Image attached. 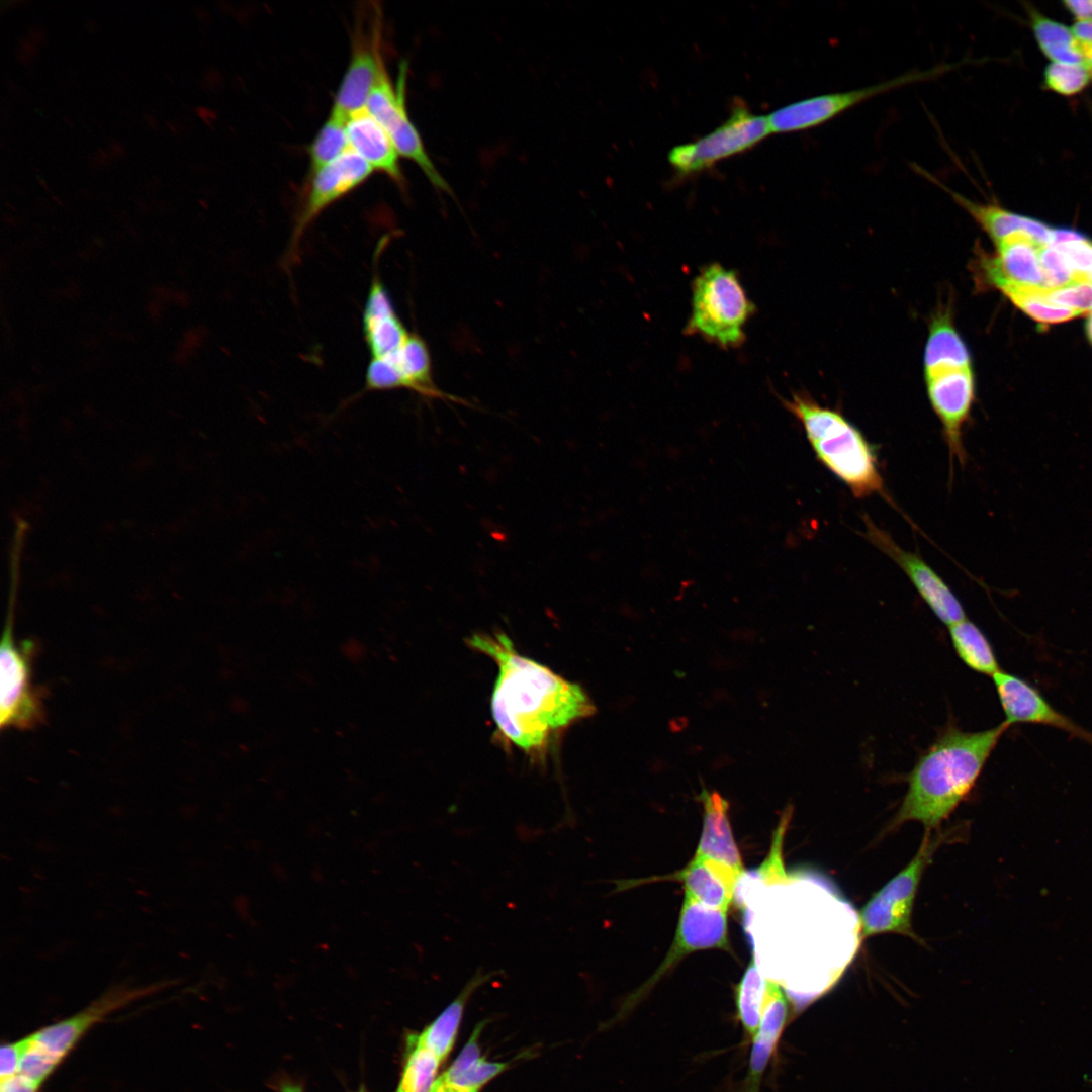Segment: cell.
I'll list each match as a JSON object with an SVG mask.
<instances>
[{"label": "cell", "instance_id": "19", "mask_svg": "<svg viewBox=\"0 0 1092 1092\" xmlns=\"http://www.w3.org/2000/svg\"><path fill=\"white\" fill-rule=\"evenodd\" d=\"M741 876L717 861L694 855L682 870L656 880L682 882L685 895L707 907L727 912Z\"/></svg>", "mask_w": 1092, "mask_h": 1092}, {"label": "cell", "instance_id": "11", "mask_svg": "<svg viewBox=\"0 0 1092 1092\" xmlns=\"http://www.w3.org/2000/svg\"><path fill=\"white\" fill-rule=\"evenodd\" d=\"M373 172V168L350 149L332 163L310 173L287 250L290 263L297 258L300 241L314 219L334 202L362 185Z\"/></svg>", "mask_w": 1092, "mask_h": 1092}, {"label": "cell", "instance_id": "31", "mask_svg": "<svg viewBox=\"0 0 1092 1092\" xmlns=\"http://www.w3.org/2000/svg\"><path fill=\"white\" fill-rule=\"evenodd\" d=\"M1091 78L1085 64L1051 62L1043 73L1045 87L1063 96L1080 93L1088 86Z\"/></svg>", "mask_w": 1092, "mask_h": 1092}, {"label": "cell", "instance_id": "2", "mask_svg": "<svg viewBox=\"0 0 1092 1092\" xmlns=\"http://www.w3.org/2000/svg\"><path fill=\"white\" fill-rule=\"evenodd\" d=\"M1009 726L1003 721L981 731L948 726L920 755L907 778L908 788L892 826L917 821L938 829L971 793Z\"/></svg>", "mask_w": 1092, "mask_h": 1092}, {"label": "cell", "instance_id": "18", "mask_svg": "<svg viewBox=\"0 0 1092 1092\" xmlns=\"http://www.w3.org/2000/svg\"><path fill=\"white\" fill-rule=\"evenodd\" d=\"M921 173L948 194L991 238L993 243L1011 234L1023 232L1041 248L1050 244L1053 229L1042 221L1014 213L994 202L975 201L949 188L922 169Z\"/></svg>", "mask_w": 1092, "mask_h": 1092}, {"label": "cell", "instance_id": "14", "mask_svg": "<svg viewBox=\"0 0 1092 1092\" xmlns=\"http://www.w3.org/2000/svg\"><path fill=\"white\" fill-rule=\"evenodd\" d=\"M159 988L161 985L110 988L83 1010L31 1033L32 1042L60 1064L95 1024L111 1012Z\"/></svg>", "mask_w": 1092, "mask_h": 1092}, {"label": "cell", "instance_id": "43", "mask_svg": "<svg viewBox=\"0 0 1092 1092\" xmlns=\"http://www.w3.org/2000/svg\"><path fill=\"white\" fill-rule=\"evenodd\" d=\"M99 152L94 158V162L97 165H103L108 161L109 155L101 149H99Z\"/></svg>", "mask_w": 1092, "mask_h": 1092}, {"label": "cell", "instance_id": "6", "mask_svg": "<svg viewBox=\"0 0 1092 1092\" xmlns=\"http://www.w3.org/2000/svg\"><path fill=\"white\" fill-rule=\"evenodd\" d=\"M18 573H12L9 608L0 646V727L33 729L46 720L43 695L32 681L31 640L16 644L13 638V609Z\"/></svg>", "mask_w": 1092, "mask_h": 1092}, {"label": "cell", "instance_id": "30", "mask_svg": "<svg viewBox=\"0 0 1092 1092\" xmlns=\"http://www.w3.org/2000/svg\"><path fill=\"white\" fill-rule=\"evenodd\" d=\"M410 1054L396 1092H431L440 1060L429 1050L410 1043Z\"/></svg>", "mask_w": 1092, "mask_h": 1092}, {"label": "cell", "instance_id": "49", "mask_svg": "<svg viewBox=\"0 0 1092 1092\" xmlns=\"http://www.w3.org/2000/svg\"><path fill=\"white\" fill-rule=\"evenodd\" d=\"M38 182H39V183H40V184H41V185H42V186H43V187H44L46 189H48V187H47V184H46V183H44V182L42 181V179L38 178Z\"/></svg>", "mask_w": 1092, "mask_h": 1092}, {"label": "cell", "instance_id": "45", "mask_svg": "<svg viewBox=\"0 0 1092 1092\" xmlns=\"http://www.w3.org/2000/svg\"><path fill=\"white\" fill-rule=\"evenodd\" d=\"M281 1092H303L301 1087L293 1084H282Z\"/></svg>", "mask_w": 1092, "mask_h": 1092}, {"label": "cell", "instance_id": "36", "mask_svg": "<svg viewBox=\"0 0 1092 1092\" xmlns=\"http://www.w3.org/2000/svg\"><path fill=\"white\" fill-rule=\"evenodd\" d=\"M480 1029V1026L475 1028L471 1038L466 1043L461 1054L457 1057V1059L449 1067V1069L436 1080L437 1083L443 1085H448L452 1083L454 1080L463 1075L467 1070H469L479 1060V1048L477 1038Z\"/></svg>", "mask_w": 1092, "mask_h": 1092}, {"label": "cell", "instance_id": "37", "mask_svg": "<svg viewBox=\"0 0 1092 1092\" xmlns=\"http://www.w3.org/2000/svg\"><path fill=\"white\" fill-rule=\"evenodd\" d=\"M29 1045V1036L4 1043L0 1051V1080L18 1073L21 1060Z\"/></svg>", "mask_w": 1092, "mask_h": 1092}, {"label": "cell", "instance_id": "7", "mask_svg": "<svg viewBox=\"0 0 1092 1092\" xmlns=\"http://www.w3.org/2000/svg\"><path fill=\"white\" fill-rule=\"evenodd\" d=\"M932 831L925 832L911 861L875 892L861 908L859 929L862 938L881 933L915 937L911 916L916 893L927 866L938 847L946 840L945 833Z\"/></svg>", "mask_w": 1092, "mask_h": 1092}, {"label": "cell", "instance_id": "29", "mask_svg": "<svg viewBox=\"0 0 1092 1092\" xmlns=\"http://www.w3.org/2000/svg\"><path fill=\"white\" fill-rule=\"evenodd\" d=\"M348 117L332 109L308 148L310 173L332 163L350 150L347 134Z\"/></svg>", "mask_w": 1092, "mask_h": 1092}, {"label": "cell", "instance_id": "22", "mask_svg": "<svg viewBox=\"0 0 1092 1092\" xmlns=\"http://www.w3.org/2000/svg\"><path fill=\"white\" fill-rule=\"evenodd\" d=\"M788 997L777 982L768 979L759 1028L753 1039L743 1092H759L762 1075L775 1052L787 1021Z\"/></svg>", "mask_w": 1092, "mask_h": 1092}, {"label": "cell", "instance_id": "13", "mask_svg": "<svg viewBox=\"0 0 1092 1092\" xmlns=\"http://www.w3.org/2000/svg\"><path fill=\"white\" fill-rule=\"evenodd\" d=\"M866 538L889 556L907 575L921 599L946 626L967 618L963 605L945 581L919 555L900 547L868 517Z\"/></svg>", "mask_w": 1092, "mask_h": 1092}, {"label": "cell", "instance_id": "27", "mask_svg": "<svg viewBox=\"0 0 1092 1092\" xmlns=\"http://www.w3.org/2000/svg\"><path fill=\"white\" fill-rule=\"evenodd\" d=\"M1031 26L1040 50L1051 62L1085 64L1071 27L1034 10L1031 12Z\"/></svg>", "mask_w": 1092, "mask_h": 1092}, {"label": "cell", "instance_id": "10", "mask_svg": "<svg viewBox=\"0 0 1092 1092\" xmlns=\"http://www.w3.org/2000/svg\"><path fill=\"white\" fill-rule=\"evenodd\" d=\"M769 133L766 116L737 107L713 131L697 141L673 147L668 161L679 173L690 174L751 149Z\"/></svg>", "mask_w": 1092, "mask_h": 1092}, {"label": "cell", "instance_id": "44", "mask_svg": "<svg viewBox=\"0 0 1092 1092\" xmlns=\"http://www.w3.org/2000/svg\"><path fill=\"white\" fill-rule=\"evenodd\" d=\"M43 39H44V34H43V32H42V31H40L39 29H38V30H35V29H33V30H32V31H31V32L29 33V40H31L32 42H35V41H42Z\"/></svg>", "mask_w": 1092, "mask_h": 1092}, {"label": "cell", "instance_id": "47", "mask_svg": "<svg viewBox=\"0 0 1092 1092\" xmlns=\"http://www.w3.org/2000/svg\"><path fill=\"white\" fill-rule=\"evenodd\" d=\"M1086 330H1087V335L1089 337V340L1092 343V310H1091L1090 317H1089V320L1087 322Z\"/></svg>", "mask_w": 1092, "mask_h": 1092}, {"label": "cell", "instance_id": "46", "mask_svg": "<svg viewBox=\"0 0 1092 1092\" xmlns=\"http://www.w3.org/2000/svg\"><path fill=\"white\" fill-rule=\"evenodd\" d=\"M145 119H146V121H147L148 125H149V126H150L151 128H153V129H157V125H158V124H157V121H156V119L154 118V116H152V115H149V114H146V115H145Z\"/></svg>", "mask_w": 1092, "mask_h": 1092}, {"label": "cell", "instance_id": "12", "mask_svg": "<svg viewBox=\"0 0 1092 1092\" xmlns=\"http://www.w3.org/2000/svg\"><path fill=\"white\" fill-rule=\"evenodd\" d=\"M727 912L707 907L685 895L673 942L662 964L626 1005L631 1006L684 957L703 949L730 950Z\"/></svg>", "mask_w": 1092, "mask_h": 1092}, {"label": "cell", "instance_id": "23", "mask_svg": "<svg viewBox=\"0 0 1092 1092\" xmlns=\"http://www.w3.org/2000/svg\"><path fill=\"white\" fill-rule=\"evenodd\" d=\"M500 972L482 974L478 969L459 996L421 1034L411 1036L408 1042L429 1050L440 1062L443 1061L453 1046L467 999L476 988Z\"/></svg>", "mask_w": 1092, "mask_h": 1092}, {"label": "cell", "instance_id": "1", "mask_svg": "<svg viewBox=\"0 0 1092 1092\" xmlns=\"http://www.w3.org/2000/svg\"><path fill=\"white\" fill-rule=\"evenodd\" d=\"M466 643L497 666L490 707L504 745L542 761L570 726L596 713L581 686L520 654L504 632L473 633Z\"/></svg>", "mask_w": 1092, "mask_h": 1092}, {"label": "cell", "instance_id": "34", "mask_svg": "<svg viewBox=\"0 0 1092 1092\" xmlns=\"http://www.w3.org/2000/svg\"><path fill=\"white\" fill-rule=\"evenodd\" d=\"M1055 247L1063 256L1069 268L1081 280H1090L1092 272V241L1084 235L1078 239L1065 241Z\"/></svg>", "mask_w": 1092, "mask_h": 1092}, {"label": "cell", "instance_id": "35", "mask_svg": "<svg viewBox=\"0 0 1092 1092\" xmlns=\"http://www.w3.org/2000/svg\"><path fill=\"white\" fill-rule=\"evenodd\" d=\"M1039 261L1045 288H1059L1075 281H1084L1069 268L1061 253L1053 246L1048 245L1039 250Z\"/></svg>", "mask_w": 1092, "mask_h": 1092}, {"label": "cell", "instance_id": "39", "mask_svg": "<svg viewBox=\"0 0 1092 1092\" xmlns=\"http://www.w3.org/2000/svg\"><path fill=\"white\" fill-rule=\"evenodd\" d=\"M1064 5L1076 21H1092V0H1068Z\"/></svg>", "mask_w": 1092, "mask_h": 1092}, {"label": "cell", "instance_id": "28", "mask_svg": "<svg viewBox=\"0 0 1092 1092\" xmlns=\"http://www.w3.org/2000/svg\"><path fill=\"white\" fill-rule=\"evenodd\" d=\"M996 289L1027 315L1040 324L1051 325L1070 321L1081 312L1050 303L1040 293V287L1004 283Z\"/></svg>", "mask_w": 1092, "mask_h": 1092}, {"label": "cell", "instance_id": "16", "mask_svg": "<svg viewBox=\"0 0 1092 1092\" xmlns=\"http://www.w3.org/2000/svg\"><path fill=\"white\" fill-rule=\"evenodd\" d=\"M876 86L835 91L800 99L784 105L767 117L770 132L789 133L820 126L853 107L875 98Z\"/></svg>", "mask_w": 1092, "mask_h": 1092}, {"label": "cell", "instance_id": "48", "mask_svg": "<svg viewBox=\"0 0 1092 1092\" xmlns=\"http://www.w3.org/2000/svg\"><path fill=\"white\" fill-rule=\"evenodd\" d=\"M167 126H168V127L170 128V130H171V131H172L173 133H175V134H176V133H178V129H177V127H176V126H174V125H173L172 123H170V122H167Z\"/></svg>", "mask_w": 1092, "mask_h": 1092}, {"label": "cell", "instance_id": "15", "mask_svg": "<svg viewBox=\"0 0 1092 1092\" xmlns=\"http://www.w3.org/2000/svg\"><path fill=\"white\" fill-rule=\"evenodd\" d=\"M991 678L1008 726L1018 723L1051 726L1092 746V732L1056 710L1034 686L1002 670Z\"/></svg>", "mask_w": 1092, "mask_h": 1092}, {"label": "cell", "instance_id": "17", "mask_svg": "<svg viewBox=\"0 0 1092 1092\" xmlns=\"http://www.w3.org/2000/svg\"><path fill=\"white\" fill-rule=\"evenodd\" d=\"M362 328L371 359H383L393 355L411 335L396 314L389 294L376 272L364 304Z\"/></svg>", "mask_w": 1092, "mask_h": 1092}, {"label": "cell", "instance_id": "40", "mask_svg": "<svg viewBox=\"0 0 1092 1092\" xmlns=\"http://www.w3.org/2000/svg\"><path fill=\"white\" fill-rule=\"evenodd\" d=\"M1071 30L1078 44L1092 46V21H1076Z\"/></svg>", "mask_w": 1092, "mask_h": 1092}, {"label": "cell", "instance_id": "4", "mask_svg": "<svg viewBox=\"0 0 1092 1092\" xmlns=\"http://www.w3.org/2000/svg\"><path fill=\"white\" fill-rule=\"evenodd\" d=\"M783 403L800 422L817 460L855 497L885 496L875 448L856 426L803 393H794Z\"/></svg>", "mask_w": 1092, "mask_h": 1092}, {"label": "cell", "instance_id": "33", "mask_svg": "<svg viewBox=\"0 0 1092 1092\" xmlns=\"http://www.w3.org/2000/svg\"><path fill=\"white\" fill-rule=\"evenodd\" d=\"M792 807L788 806L784 811L779 825L774 833L770 852L766 860L756 871L757 877L766 884L782 882L786 878L784 870L782 848L784 836L792 816Z\"/></svg>", "mask_w": 1092, "mask_h": 1092}, {"label": "cell", "instance_id": "42", "mask_svg": "<svg viewBox=\"0 0 1092 1092\" xmlns=\"http://www.w3.org/2000/svg\"><path fill=\"white\" fill-rule=\"evenodd\" d=\"M123 153H124V151H123V148H122V146H121V145H120V144H119L118 142H116V141H112V142L110 143V154H111L112 156H114V157H120V156H122V155H123Z\"/></svg>", "mask_w": 1092, "mask_h": 1092}, {"label": "cell", "instance_id": "3", "mask_svg": "<svg viewBox=\"0 0 1092 1092\" xmlns=\"http://www.w3.org/2000/svg\"><path fill=\"white\" fill-rule=\"evenodd\" d=\"M923 378L950 460L963 465L966 461L963 432L975 401V374L970 350L948 304L940 305L931 316L923 354Z\"/></svg>", "mask_w": 1092, "mask_h": 1092}, {"label": "cell", "instance_id": "24", "mask_svg": "<svg viewBox=\"0 0 1092 1092\" xmlns=\"http://www.w3.org/2000/svg\"><path fill=\"white\" fill-rule=\"evenodd\" d=\"M375 360L390 365L402 379L404 389L429 398L455 399L452 396H447L434 385L428 347L416 334L411 333L402 347L393 355Z\"/></svg>", "mask_w": 1092, "mask_h": 1092}, {"label": "cell", "instance_id": "8", "mask_svg": "<svg viewBox=\"0 0 1092 1092\" xmlns=\"http://www.w3.org/2000/svg\"><path fill=\"white\" fill-rule=\"evenodd\" d=\"M351 40L349 64L332 108L346 117L366 108L373 87L386 70L382 54L381 13L378 7H366L358 12Z\"/></svg>", "mask_w": 1092, "mask_h": 1092}, {"label": "cell", "instance_id": "25", "mask_svg": "<svg viewBox=\"0 0 1092 1092\" xmlns=\"http://www.w3.org/2000/svg\"><path fill=\"white\" fill-rule=\"evenodd\" d=\"M947 627L953 650L966 666L991 677L1001 670L992 644L972 621L966 618Z\"/></svg>", "mask_w": 1092, "mask_h": 1092}, {"label": "cell", "instance_id": "5", "mask_svg": "<svg viewBox=\"0 0 1092 1092\" xmlns=\"http://www.w3.org/2000/svg\"><path fill=\"white\" fill-rule=\"evenodd\" d=\"M754 310L737 274L712 263L702 268L694 279L686 333L701 336L721 348H736L745 340L744 327Z\"/></svg>", "mask_w": 1092, "mask_h": 1092}, {"label": "cell", "instance_id": "20", "mask_svg": "<svg viewBox=\"0 0 1092 1092\" xmlns=\"http://www.w3.org/2000/svg\"><path fill=\"white\" fill-rule=\"evenodd\" d=\"M347 134L350 149L364 159L373 170L387 175L398 187L405 188V179L396 148L386 130L366 108L348 116Z\"/></svg>", "mask_w": 1092, "mask_h": 1092}, {"label": "cell", "instance_id": "9", "mask_svg": "<svg viewBox=\"0 0 1092 1092\" xmlns=\"http://www.w3.org/2000/svg\"><path fill=\"white\" fill-rule=\"evenodd\" d=\"M406 77L407 65L401 64L396 84L390 80L379 82L368 97L366 109L386 130L398 154L416 163L434 187L450 193L448 183L435 167L418 129L408 117L405 103Z\"/></svg>", "mask_w": 1092, "mask_h": 1092}, {"label": "cell", "instance_id": "41", "mask_svg": "<svg viewBox=\"0 0 1092 1092\" xmlns=\"http://www.w3.org/2000/svg\"><path fill=\"white\" fill-rule=\"evenodd\" d=\"M20 43H21V50L24 51L27 55L34 56L37 53V49H36L34 42H32L31 40H29V39L28 40L27 39L21 40Z\"/></svg>", "mask_w": 1092, "mask_h": 1092}, {"label": "cell", "instance_id": "32", "mask_svg": "<svg viewBox=\"0 0 1092 1092\" xmlns=\"http://www.w3.org/2000/svg\"><path fill=\"white\" fill-rule=\"evenodd\" d=\"M1041 295L1052 304L1081 312L1092 310V283L1075 281L1059 288L1040 287Z\"/></svg>", "mask_w": 1092, "mask_h": 1092}, {"label": "cell", "instance_id": "50", "mask_svg": "<svg viewBox=\"0 0 1092 1092\" xmlns=\"http://www.w3.org/2000/svg\"><path fill=\"white\" fill-rule=\"evenodd\" d=\"M477 1091H478V1089H472V1090H463V1091H458V1092H477Z\"/></svg>", "mask_w": 1092, "mask_h": 1092}, {"label": "cell", "instance_id": "26", "mask_svg": "<svg viewBox=\"0 0 1092 1092\" xmlns=\"http://www.w3.org/2000/svg\"><path fill=\"white\" fill-rule=\"evenodd\" d=\"M768 979L760 973L754 956L735 987L737 1018L747 1036L753 1038L759 1028Z\"/></svg>", "mask_w": 1092, "mask_h": 1092}, {"label": "cell", "instance_id": "21", "mask_svg": "<svg viewBox=\"0 0 1092 1092\" xmlns=\"http://www.w3.org/2000/svg\"><path fill=\"white\" fill-rule=\"evenodd\" d=\"M700 799L704 806L702 834L695 856L712 859L740 875L743 863L731 829L729 803L716 791L703 789Z\"/></svg>", "mask_w": 1092, "mask_h": 1092}, {"label": "cell", "instance_id": "38", "mask_svg": "<svg viewBox=\"0 0 1092 1092\" xmlns=\"http://www.w3.org/2000/svg\"><path fill=\"white\" fill-rule=\"evenodd\" d=\"M39 1088L19 1074L0 1080V1092H37Z\"/></svg>", "mask_w": 1092, "mask_h": 1092}]
</instances>
